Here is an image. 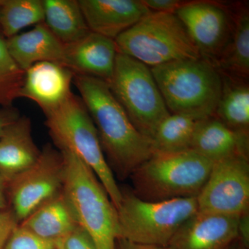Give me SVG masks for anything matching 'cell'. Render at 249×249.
<instances>
[{"instance_id": "obj_1", "label": "cell", "mask_w": 249, "mask_h": 249, "mask_svg": "<svg viewBox=\"0 0 249 249\" xmlns=\"http://www.w3.org/2000/svg\"><path fill=\"white\" fill-rule=\"evenodd\" d=\"M73 83L96 126L111 171L121 181L129 178L153 155L152 141L134 127L106 81L75 74Z\"/></svg>"}, {"instance_id": "obj_2", "label": "cell", "mask_w": 249, "mask_h": 249, "mask_svg": "<svg viewBox=\"0 0 249 249\" xmlns=\"http://www.w3.org/2000/svg\"><path fill=\"white\" fill-rule=\"evenodd\" d=\"M150 69L170 114L199 121L214 116L222 78L212 62L202 58L188 59Z\"/></svg>"}, {"instance_id": "obj_3", "label": "cell", "mask_w": 249, "mask_h": 249, "mask_svg": "<svg viewBox=\"0 0 249 249\" xmlns=\"http://www.w3.org/2000/svg\"><path fill=\"white\" fill-rule=\"evenodd\" d=\"M65 164L62 194L75 220L97 249H116L117 213L93 170L68 149H60Z\"/></svg>"}, {"instance_id": "obj_4", "label": "cell", "mask_w": 249, "mask_h": 249, "mask_svg": "<svg viewBox=\"0 0 249 249\" xmlns=\"http://www.w3.org/2000/svg\"><path fill=\"white\" fill-rule=\"evenodd\" d=\"M213 164L192 150L154 152L129 177L132 190L136 196L148 201L196 197Z\"/></svg>"}, {"instance_id": "obj_5", "label": "cell", "mask_w": 249, "mask_h": 249, "mask_svg": "<svg viewBox=\"0 0 249 249\" xmlns=\"http://www.w3.org/2000/svg\"><path fill=\"white\" fill-rule=\"evenodd\" d=\"M46 126L58 150L74 152L93 170L117 209L121 188L108 165L97 129L80 97L71 93L58 107L45 114Z\"/></svg>"}, {"instance_id": "obj_6", "label": "cell", "mask_w": 249, "mask_h": 249, "mask_svg": "<svg viewBox=\"0 0 249 249\" xmlns=\"http://www.w3.org/2000/svg\"><path fill=\"white\" fill-rule=\"evenodd\" d=\"M117 239L166 248L183 223L198 212L196 197L148 201L121 188Z\"/></svg>"}, {"instance_id": "obj_7", "label": "cell", "mask_w": 249, "mask_h": 249, "mask_svg": "<svg viewBox=\"0 0 249 249\" xmlns=\"http://www.w3.org/2000/svg\"><path fill=\"white\" fill-rule=\"evenodd\" d=\"M118 52L150 67L201 55L175 13L150 12L114 40Z\"/></svg>"}, {"instance_id": "obj_8", "label": "cell", "mask_w": 249, "mask_h": 249, "mask_svg": "<svg viewBox=\"0 0 249 249\" xmlns=\"http://www.w3.org/2000/svg\"><path fill=\"white\" fill-rule=\"evenodd\" d=\"M107 84L134 127L152 141L157 127L170 113L151 69L118 52L114 73Z\"/></svg>"}, {"instance_id": "obj_9", "label": "cell", "mask_w": 249, "mask_h": 249, "mask_svg": "<svg viewBox=\"0 0 249 249\" xmlns=\"http://www.w3.org/2000/svg\"><path fill=\"white\" fill-rule=\"evenodd\" d=\"M65 178L61 152L47 144L35 164L7 183L9 208L19 224L62 193Z\"/></svg>"}, {"instance_id": "obj_10", "label": "cell", "mask_w": 249, "mask_h": 249, "mask_svg": "<svg viewBox=\"0 0 249 249\" xmlns=\"http://www.w3.org/2000/svg\"><path fill=\"white\" fill-rule=\"evenodd\" d=\"M196 198L199 213L240 216L248 212L249 156L234 155L214 162Z\"/></svg>"}, {"instance_id": "obj_11", "label": "cell", "mask_w": 249, "mask_h": 249, "mask_svg": "<svg viewBox=\"0 0 249 249\" xmlns=\"http://www.w3.org/2000/svg\"><path fill=\"white\" fill-rule=\"evenodd\" d=\"M201 57L215 64L231 36L234 14L222 3L188 1L175 12Z\"/></svg>"}, {"instance_id": "obj_12", "label": "cell", "mask_w": 249, "mask_h": 249, "mask_svg": "<svg viewBox=\"0 0 249 249\" xmlns=\"http://www.w3.org/2000/svg\"><path fill=\"white\" fill-rule=\"evenodd\" d=\"M240 216L197 212L173 236L167 249H230L238 242Z\"/></svg>"}, {"instance_id": "obj_13", "label": "cell", "mask_w": 249, "mask_h": 249, "mask_svg": "<svg viewBox=\"0 0 249 249\" xmlns=\"http://www.w3.org/2000/svg\"><path fill=\"white\" fill-rule=\"evenodd\" d=\"M74 75L60 64L37 62L25 71L19 98L34 101L45 114L58 107L70 96Z\"/></svg>"}, {"instance_id": "obj_14", "label": "cell", "mask_w": 249, "mask_h": 249, "mask_svg": "<svg viewBox=\"0 0 249 249\" xmlns=\"http://www.w3.org/2000/svg\"><path fill=\"white\" fill-rule=\"evenodd\" d=\"M91 32L115 40L152 12L139 0H79Z\"/></svg>"}, {"instance_id": "obj_15", "label": "cell", "mask_w": 249, "mask_h": 249, "mask_svg": "<svg viewBox=\"0 0 249 249\" xmlns=\"http://www.w3.org/2000/svg\"><path fill=\"white\" fill-rule=\"evenodd\" d=\"M117 53L114 40L91 31L80 40L65 45V65L75 74L109 83Z\"/></svg>"}, {"instance_id": "obj_16", "label": "cell", "mask_w": 249, "mask_h": 249, "mask_svg": "<svg viewBox=\"0 0 249 249\" xmlns=\"http://www.w3.org/2000/svg\"><path fill=\"white\" fill-rule=\"evenodd\" d=\"M40 154L33 139L31 119L19 116L0 137V175L9 182L35 164Z\"/></svg>"}, {"instance_id": "obj_17", "label": "cell", "mask_w": 249, "mask_h": 249, "mask_svg": "<svg viewBox=\"0 0 249 249\" xmlns=\"http://www.w3.org/2000/svg\"><path fill=\"white\" fill-rule=\"evenodd\" d=\"M6 48L23 71L34 64L52 62L65 65V45L53 35L45 22L27 32L5 39Z\"/></svg>"}, {"instance_id": "obj_18", "label": "cell", "mask_w": 249, "mask_h": 249, "mask_svg": "<svg viewBox=\"0 0 249 249\" xmlns=\"http://www.w3.org/2000/svg\"><path fill=\"white\" fill-rule=\"evenodd\" d=\"M249 132L229 128L214 116L199 121L191 150L211 161L232 156H249Z\"/></svg>"}, {"instance_id": "obj_19", "label": "cell", "mask_w": 249, "mask_h": 249, "mask_svg": "<svg viewBox=\"0 0 249 249\" xmlns=\"http://www.w3.org/2000/svg\"><path fill=\"white\" fill-rule=\"evenodd\" d=\"M19 224L41 238L55 243L78 227L62 191Z\"/></svg>"}, {"instance_id": "obj_20", "label": "cell", "mask_w": 249, "mask_h": 249, "mask_svg": "<svg viewBox=\"0 0 249 249\" xmlns=\"http://www.w3.org/2000/svg\"><path fill=\"white\" fill-rule=\"evenodd\" d=\"M221 73L222 93L213 116L232 130L249 132L248 80Z\"/></svg>"}, {"instance_id": "obj_21", "label": "cell", "mask_w": 249, "mask_h": 249, "mask_svg": "<svg viewBox=\"0 0 249 249\" xmlns=\"http://www.w3.org/2000/svg\"><path fill=\"white\" fill-rule=\"evenodd\" d=\"M45 24L63 45H70L91 32L78 1L44 0Z\"/></svg>"}, {"instance_id": "obj_22", "label": "cell", "mask_w": 249, "mask_h": 249, "mask_svg": "<svg viewBox=\"0 0 249 249\" xmlns=\"http://www.w3.org/2000/svg\"><path fill=\"white\" fill-rule=\"evenodd\" d=\"M234 15L230 40L216 61L218 70L225 74L248 80L249 76V11L238 8Z\"/></svg>"}, {"instance_id": "obj_23", "label": "cell", "mask_w": 249, "mask_h": 249, "mask_svg": "<svg viewBox=\"0 0 249 249\" xmlns=\"http://www.w3.org/2000/svg\"><path fill=\"white\" fill-rule=\"evenodd\" d=\"M199 122L188 116L170 114L161 121L152 137L154 152L173 153L191 150Z\"/></svg>"}, {"instance_id": "obj_24", "label": "cell", "mask_w": 249, "mask_h": 249, "mask_svg": "<svg viewBox=\"0 0 249 249\" xmlns=\"http://www.w3.org/2000/svg\"><path fill=\"white\" fill-rule=\"evenodd\" d=\"M44 22L42 0H1L0 24L4 39L17 35L29 26Z\"/></svg>"}, {"instance_id": "obj_25", "label": "cell", "mask_w": 249, "mask_h": 249, "mask_svg": "<svg viewBox=\"0 0 249 249\" xmlns=\"http://www.w3.org/2000/svg\"><path fill=\"white\" fill-rule=\"evenodd\" d=\"M25 71L21 70L10 55L5 39L0 37V106L13 107L19 98Z\"/></svg>"}, {"instance_id": "obj_26", "label": "cell", "mask_w": 249, "mask_h": 249, "mask_svg": "<svg viewBox=\"0 0 249 249\" xmlns=\"http://www.w3.org/2000/svg\"><path fill=\"white\" fill-rule=\"evenodd\" d=\"M55 243L44 240L18 224L11 232L4 249H55Z\"/></svg>"}, {"instance_id": "obj_27", "label": "cell", "mask_w": 249, "mask_h": 249, "mask_svg": "<svg viewBox=\"0 0 249 249\" xmlns=\"http://www.w3.org/2000/svg\"><path fill=\"white\" fill-rule=\"evenodd\" d=\"M55 247L60 249H97L89 234L79 226L58 241Z\"/></svg>"}, {"instance_id": "obj_28", "label": "cell", "mask_w": 249, "mask_h": 249, "mask_svg": "<svg viewBox=\"0 0 249 249\" xmlns=\"http://www.w3.org/2000/svg\"><path fill=\"white\" fill-rule=\"evenodd\" d=\"M19 224L9 208L0 211V249H4L11 232Z\"/></svg>"}, {"instance_id": "obj_29", "label": "cell", "mask_w": 249, "mask_h": 249, "mask_svg": "<svg viewBox=\"0 0 249 249\" xmlns=\"http://www.w3.org/2000/svg\"><path fill=\"white\" fill-rule=\"evenodd\" d=\"M152 12L175 13L188 1L179 0H142Z\"/></svg>"}, {"instance_id": "obj_30", "label": "cell", "mask_w": 249, "mask_h": 249, "mask_svg": "<svg viewBox=\"0 0 249 249\" xmlns=\"http://www.w3.org/2000/svg\"><path fill=\"white\" fill-rule=\"evenodd\" d=\"M237 235L240 245L249 249V211L241 214L237 224Z\"/></svg>"}, {"instance_id": "obj_31", "label": "cell", "mask_w": 249, "mask_h": 249, "mask_svg": "<svg viewBox=\"0 0 249 249\" xmlns=\"http://www.w3.org/2000/svg\"><path fill=\"white\" fill-rule=\"evenodd\" d=\"M19 116L20 114L19 111L16 107H1L0 109V137L2 135L6 127Z\"/></svg>"}, {"instance_id": "obj_32", "label": "cell", "mask_w": 249, "mask_h": 249, "mask_svg": "<svg viewBox=\"0 0 249 249\" xmlns=\"http://www.w3.org/2000/svg\"><path fill=\"white\" fill-rule=\"evenodd\" d=\"M116 249H167L164 247H157V246L142 245V244L134 243L129 241L117 239L116 240Z\"/></svg>"}, {"instance_id": "obj_33", "label": "cell", "mask_w": 249, "mask_h": 249, "mask_svg": "<svg viewBox=\"0 0 249 249\" xmlns=\"http://www.w3.org/2000/svg\"><path fill=\"white\" fill-rule=\"evenodd\" d=\"M6 189H7V181L0 175V211L9 208Z\"/></svg>"}, {"instance_id": "obj_34", "label": "cell", "mask_w": 249, "mask_h": 249, "mask_svg": "<svg viewBox=\"0 0 249 249\" xmlns=\"http://www.w3.org/2000/svg\"><path fill=\"white\" fill-rule=\"evenodd\" d=\"M237 243H235V245L232 246L231 248L230 249H249L245 248V247H243V246H242V245H240V244L239 243V242H238V245H237Z\"/></svg>"}, {"instance_id": "obj_35", "label": "cell", "mask_w": 249, "mask_h": 249, "mask_svg": "<svg viewBox=\"0 0 249 249\" xmlns=\"http://www.w3.org/2000/svg\"><path fill=\"white\" fill-rule=\"evenodd\" d=\"M1 0H0V7H1ZM0 37H3L2 32H1V24H0ZM4 38V37H3Z\"/></svg>"}, {"instance_id": "obj_36", "label": "cell", "mask_w": 249, "mask_h": 249, "mask_svg": "<svg viewBox=\"0 0 249 249\" xmlns=\"http://www.w3.org/2000/svg\"><path fill=\"white\" fill-rule=\"evenodd\" d=\"M55 249H59V248H58V247H55Z\"/></svg>"}]
</instances>
